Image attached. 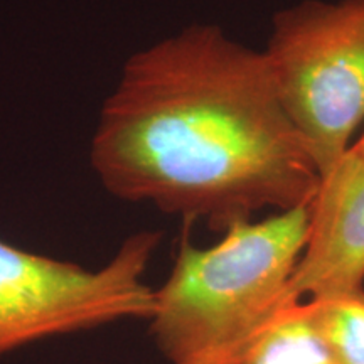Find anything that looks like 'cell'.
I'll list each match as a JSON object with an SVG mask.
<instances>
[{"instance_id":"6da1fadb","label":"cell","mask_w":364,"mask_h":364,"mask_svg":"<svg viewBox=\"0 0 364 364\" xmlns=\"http://www.w3.org/2000/svg\"><path fill=\"white\" fill-rule=\"evenodd\" d=\"M91 169L112 196L215 231L311 206L321 176L262 51L194 24L136 51L105 100Z\"/></svg>"},{"instance_id":"7a4b0ae2","label":"cell","mask_w":364,"mask_h":364,"mask_svg":"<svg viewBox=\"0 0 364 364\" xmlns=\"http://www.w3.org/2000/svg\"><path fill=\"white\" fill-rule=\"evenodd\" d=\"M309 206L236 223L216 245L182 236L150 334L169 364H241L282 309L307 243Z\"/></svg>"},{"instance_id":"3957f363","label":"cell","mask_w":364,"mask_h":364,"mask_svg":"<svg viewBox=\"0 0 364 364\" xmlns=\"http://www.w3.org/2000/svg\"><path fill=\"white\" fill-rule=\"evenodd\" d=\"M263 56L324 177L364 120V0H302L273 16Z\"/></svg>"},{"instance_id":"277c9868","label":"cell","mask_w":364,"mask_h":364,"mask_svg":"<svg viewBox=\"0 0 364 364\" xmlns=\"http://www.w3.org/2000/svg\"><path fill=\"white\" fill-rule=\"evenodd\" d=\"M161 238L132 235L95 270L0 240V358L44 339L149 321L156 290L144 275Z\"/></svg>"},{"instance_id":"5b68a950","label":"cell","mask_w":364,"mask_h":364,"mask_svg":"<svg viewBox=\"0 0 364 364\" xmlns=\"http://www.w3.org/2000/svg\"><path fill=\"white\" fill-rule=\"evenodd\" d=\"M364 289V177L334 166L309 206V233L290 282L297 300Z\"/></svg>"},{"instance_id":"8992f818","label":"cell","mask_w":364,"mask_h":364,"mask_svg":"<svg viewBox=\"0 0 364 364\" xmlns=\"http://www.w3.org/2000/svg\"><path fill=\"white\" fill-rule=\"evenodd\" d=\"M241 364H336L314 326L307 302L297 300L277 314Z\"/></svg>"},{"instance_id":"52a82bcc","label":"cell","mask_w":364,"mask_h":364,"mask_svg":"<svg viewBox=\"0 0 364 364\" xmlns=\"http://www.w3.org/2000/svg\"><path fill=\"white\" fill-rule=\"evenodd\" d=\"M306 302L336 364H364V289Z\"/></svg>"},{"instance_id":"ba28073f","label":"cell","mask_w":364,"mask_h":364,"mask_svg":"<svg viewBox=\"0 0 364 364\" xmlns=\"http://www.w3.org/2000/svg\"><path fill=\"white\" fill-rule=\"evenodd\" d=\"M336 166L344 167L346 171H349L354 176L364 177V134L359 136L358 142L351 144V147L348 149V152L344 154L343 159Z\"/></svg>"}]
</instances>
